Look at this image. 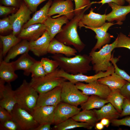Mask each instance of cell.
Returning <instances> with one entry per match:
<instances>
[{
    "instance_id": "1",
    "label": "cell",
    "mask_w": 130,
    "mask_h": 130,
    "mask_svg": "<svg viewBox=\"0 0 130 130\" xmlns=\"http://www.w3.org/2000/svg\"><path fill=\"white\" fill-rule=\"evenodd\" d=\"M51 58L58 64L60 69L71 74H86L92 69L90 64L91 59L89 55H76L73 57H67L61 54H55Z\"/></svg>"
},
{
    "instance_id": "2",
    "label": "cell",
    "mask_w": 130,
    "mask_h": 130,
    "mask_svg": "<svg viewBox=\"0 0 130 130\" xmlns=\"http://www.w3.org/2000/svg\"><path fill=\"white\" fill-rule=\"evenodd\" d=\"M90 4L80 13L73 18L62 27L61 31L55 38L57 40L67 46H72L79 53L84 49L85 45L81 40L77 32L79 22L84 12L91 6Z\"/></svg>"
},
{
    "instance_id": "3",
    "label": "cell",
    "mask_w": 130,
    "mask_h": 130,
    "mask_svg": "<svg viewBox=\"0 0 130 130\" xmlns=\"http://www.w3.org/2000/svg\"><path fill=\"white\" fill-rule=\"evenodd\" d=\"M118 37L110 44H106L97 52L91 50L89 55L93 65L92 69L96 73L101 71L105 72L112 66L110 60L113 55L112 51L115 48Z\"/></svg>"
},
{
    "instance_id": "4",
    "label": "cell",
    "mask_w": 130,
    "mask_h": 130,
    "mask_svg": "<svg viewBox=\"0 0 130 130\" xmlns=\"http://www.w3.org/2000/svg\"><path fill=\"white\" fill-rule=\"evenodd\" d=\"M14 92L16 103L31 114L36 107L37 92L25 79Z\"/></svg>"
},
{
    "instance_id": "5",
    "label": "cell",
    "mask_w": 130,
    "mask_h": 130,
    "mask_svg": "<svg viewBox=\"0 0 130 130\" xmlns=\"http://www.w3.org/2000/svg\"><path fill=\"white\" fill-rule=\"evenodd\" d=\"M59 69L58 68L52 72L40 78H32L29 83L30 85L39 94L46 92L57 86H61L67 80L63 78L58 76Z\"/></svg>"
},
{
    "instance_id": "6",
    "label": "cell",
    "mask_w": 130,
    "mask_h": 130,
    "mask_svg": "<svg viewBox=\"0 0 130 130\" xmlns=\"http://www.w3.org/2000/svg\"><path fill=\"white\" fill-rule=\"evenodd\" d=\"M61 102L78 106L85 102L89 96L83 94L75 84L69 81L61 85Z\"/></svg>"
},
{
    "instance_id": "7",
    "label": "cell",
    "mask_w": 130,
    "mask_h": 130,
    "mask_svg": "<svg viewBox=\"0 0 130 130\" xmlns=\"http://www.w3.org/2000/svg\"><path fill=\"white\" fill-rule=\"evenodd\" d=\"M11 113L21 130H33L39 125L31 113L17 104Z\"/></svg>"
},
{
    "instance_id": "8",
    "label": "cell",
    "mask_w": 130,
    "mask_h": 130,
    "mask_svg": "<svg viewBox=\"0 0 130 130\" xmlns=\"http://www.w3.org/2000/svg\"><path fill=\"white\" fill-rule=\"evenodd\" d=\"M32 13L24 3L20 4L16 13L9 16L12 26L13 35L16 36L19 35L24 25L30 19V16Z\"/></svg>"
},
{
    "instance_id": "9",
    "label": "cell",
    "mask_w": 130,
    "mask_h": 130,
    "mask_svg": "<svg viewBox=\"0 0 130 130\" xmlns=\"http://www.w3.org/2000/svg\"><path fill=\"white\" fill-rule=\"evenodd\" d=\"M97 80L87 84L79 82L75 84L77 87L85 95H96L107 99L111 90L108 86L99 83Z\"/></svg>"
},
{
    "instance_id": "10",
    "label": "cell",
    "mask_w": 130,
    "mask_h": 130,
    "mask_svg": "<svg viewBox=\"0 0 130 130\" xmlns=\"http://www.w3.org/2000/svg\"><path fill=\"white\" fill-rule=\"evenodd\" d=\"M114 72H115V68L113 65L106 71L100 72L94 75L91 76H87L82 73L73 75L68 73L59 69L58 72V76L63 78L67 80L74 84L79 82H85L89 83L110 75Z\"/></svg>"
},
{
    "instance_id": "11",
    "label": "cell",
    "mask_w": 130,
    "mask_h": 130,
    "mask_svg": "<svg viewBox=\"0 0 130 130\" xmlns=\"http://www.w3.org/2000/svg\"><path fill=\"white\" fill-rule=\"evenodd\" d=\"M56 14L59 16L64 15L69 20L75 16L74 9L72 0H54L50 7L49 16Z\"/></svg>"
},
{
    "instance_id": "12",
    "label": "cell",
    "mask_w": 130,
    "mask_h": 130,
    "mask_svg": "<svg viewBox=\"0 0 130 130\" xmlns=\"http://www.w3.org/2000/svg\"><path fill=\"white\" fill-rule=\"evenodd\" d=\"M81 108L61 102L56 106L54 124L56 125L72 118L78 113Z\"/></svg>"
},
{
    "instance_id": "13",
    "label": "cell",
    "mask_w": 130,
    "mask_h": 130,
    "mask_svg": "<svg viewBox=\"0 0 130 130\" xmlns=\"http://www.w3.org/2000/svg\"><path fill=\"white\" fill-rule=\"evenodd\" d=\"M5 83L0 79V106L11 113L17 104L14 90L12 89L10 83L5 85Z\"/></svg>"
},
{
    "instance_id": "14",
    "label": "cell",
    "mask_w": 130,
    "mask_h": 130,
    "mask_svg": "<svg viewBox=\"0 0 130 130\" xmlns=\"http://www.w3.org/2000/svg\"><path fill=\"white\" fill-rule=\"evenodd\" d=\"M61 86H59L49 91L39 94L36 107L44 106H56L61 102Z\"/></svg>"
},
{
    "instance_id": "15",
    "label": "cell",
    "mask_w": 130,
    "mask_h": 130,
    "mask_svg": "<svg viewBox=\"0 0 130 130\" xmlns=\"http://www.w3.org/2000/svg\"><path fill=\"white\" fill-rule=\"evenodd\" d=\"M55 106H44L36 107L31 114L37 122L40 124L54 123V111Z\"/></svg>"
},
{
    "instance_id": "16",
    "label": "cell",
    "mask_w": 130,
    "mask_h": 130,
    "mask_svg": "<svg viewBox=\"0 0 130 130\" xmlns=\"http://www.w3.org/2000/svg\"><path fill=\"white\" fill-rule=\"evenodd\" d=\"M115 24H117V23L105 22L101 26L96 28H90L85 26H83L82 27L92 30L96 34L95 38L97 39V42L92 51H95L98 49H100L102 46L110 42L111 36L107 31L110 27Z\"/></svg>"
},
{
    "instance_id": "17",
    "label": "cell",
    "mask_w": 130,
    "mask_h": 130,
    "mask_svg": "<svg viewBox=\"0 0 130 130\" xmlns=\"http://www.w3.org/2000/svg\"><path fill=\"white\" fill-rule=\"evenodd\" d=\"M108 4L111 8L112 11L106 15V20L111 22L116 20L117 24H122V21L125 20L126 15L130 13V4L123 6L112 2Z\"/></svg>"
},
{
    "instance_id": "18",
    "label": "cell",
    "mask_w": 130,
    "mask_h": 130,
    "mask_svg": "<svg viewBox=\"0 0 130 130\" xmlns=\"http://www.w3.org/2000/svg\"><path fill=\"white\" fill-rule=\"evenodd\" d=\"M94 9L91 8L89 13L83 15L79 22L78 26L80 29L83 26L90 28H98L106 22V15L95 13L93 11Z\"/></svg>"
},
{
    "instance_id": "19",
    "label": "cell",
    "mask_w": 130,
    "mask_h": 130,
    "mask_svg": "<svg viewBox=\"0 0 130 130\" xmlns=\"http://www.w3.org/2000/svg\"><path fill=\"white\" fill-rule=\"evenodd\" d=\"M46 30V26L44 24H34L23 28L18 37L21 39L32 41L40 37Z\"/></svg>"
},
{
    "instance_id": "20",
    "label": "cell",
    "mask_w": 130,
    "mask_h": 130,
    "mask_svg": "<svg viewBox=\"0 0 130 130\" xmlns=\"http://www.w3.org/2000/svg\"><path fill=\"white\" fill-rule=\"evenodd\" d=\"M51 39L47 31L38 39L30 42V50L38 57L43 56L48 53L47 50Z\"/></svg>"
},
{
    "instance_id": "21",
    "label": "cell",
    "mask_w": 130,
    "mask_h": 130,
    "mask_svg": "<svg viewBox=\"0 0 130 130\" xmlns=\"http://www.w3.org/2000/svg\"><path fill=\"white\" fill-rule=\"evenodd\" d=\"M69 20L64 15L57 18L49 16L44 24L46 26V30L50 36L51 41L61 31L63 25L67 23Z\"/></svg>"
},
{
    "instance_id": "22",
    "label": "cell",
    "mask_w": 130,
    "mask_h": 130,
    "mask_svg": "<svg viewBox=\"0 0 130 130\" xmlns=\"http://www.w3.org/2000/svg\"><path fill=\"white\" fill-rule=\"evenodd\" d=\"M77 52L75 48L64 44L55 38L51 41L47 50L48 53L61 54L67 57L75 56Z\"/></svg>"
},
{
    "instance_id": "23",
    "label": "cell",
    "mask_w": 130,
    "mask_h": 130,
    "mask_svg": "<svg viewBox=\"0 0 130 130\" xmlns=\"http://www.w3.org/2000/svg\"><path fill=\"white\" fill-rule=\"evenodd\" d=\"M36 61L27 53L21 55L17 59L13 62L15 71L22 70L25 75L28 76L31 73L32 66Z\"/></svg>"
},
{
    "instance_id": "24",
    "label": "cell",
    "mask_w": 130,
    "mask_h": 130,
    "mask_svg": "<svg viewBox=\"0 0 130 130\" xmlns=\"http://www.w3.org/2000/svg\"><path fill=\"white\" fill-rule=\"evenodd\" d=\"M15 71L13 62H7L3 60L0 63V79L7 83L15 81L18 77Z\"/></svg>"
},
{
    "instance_id": "25",
    "label": "cell",
    "mask_w": 130,
    "mask_h": 130,
    "mask_svg": "<svg viewBox=\"0 0 130 130\" xmlns=\"http://www.w3.org/2000/svg\"><path fill=\"white\" fill-rule=\"evenodd\" d=\"M52 2V0H49L40 10L36 11L32 17L24 25L23 28L34 24H44L49 16L48 12Z\"/></svg>"
},
{
    "instance_id": "26",
    "label": "cell",
    "mask_w": 130,
    "mask_h": 130,
    "mask_svg": "<svg viewBox=\"0 0 130 130\" xmlns=\"http://www.w3.org/2000/svg\"><path fill=\"white\" fill-rule=\"evenodd\" d=\"M97 80L99 83L107 85L111 90L120 89L128 82L115 72L110 75L99 78Z\"/></svg>"
},
{
    "instance_id": "27",
    "label": "cell",
    "mask_w": 130,
    "mask_h": 130,
    "mask_svg": "<svg viewBox=\"0 0 130 130\" xmlns=\"http://www.w3.org/2000/svg\"><path fill=\"white\" fill-rule=\"evenodd\" d=\"M30 50V42L26 39H22L10 50L4 60L9 62L10 60L14 58L18 55L28 53Z\"/></svg>"
},
{
    "instance_id": "28",
    "label": "cell",
    "mask_w": 130,
    "mask_h": 130,
    "mask_svg": "<svg viewBox=\"0 0 130 130\" xmlns=\"http://www.w3.org/2000/svg\"><path fill=\"white\" fill-rule=\"evenodd\" d=\"M98 121L105 118L110 121L118 118L120 113L110 103L104 105L99 110H93Z\"/></svg>"
},
{
    "instance_id": "29",
    "label": "cell",
    "mask_w": 130,
    "mask_h": 130,
    "mask_svg": "<svg viewBox=\"0 0 130 130\" xmlns=\"http://www.w3.org/2000/svg\"><path fill=\"white\" fill-rule=\"evenodd\" d=\"M79 122L85 123L94 127L98 121L93 110H83L72 117Z\"/></svg>"
},
{
    "instance_id": "30",
    "label": "cell",
    "mask_w": 130,
    "mask_h": 130,
    "mask_svg": "<svg viewBox=\"0 0 130 130\" xmlns=\"http://www.w3.org/2000/svg\"><path fill=\"white\" fill-rule=\"evenodd\" d=\"M93 127L88 124L77 121L72 118L57 125L54 127L56 130H66L77 128L82 127L88 129H91Z\"/></svg>"
},
{
    "instance_id": "31",
    "label": "cell",
    "mask_w": 130,
    "mask_h": 130,
    "mask_svg": "<svg viewBox=\"0 0 130 130\" xmlns=\"http://www.w3.org/2000/svg\"><path fill=\"white\" fill-rule=\"evenodd\" d=\"M109 102L106 99H103L96 95H92L87 101L81 104V108L83 110H91L101 108Z\"/></svg>"
},
{
    "instance_id": "32",
    "label": "cell",
    "mask_w": 130,
    "mask_h": 130,
    "mask_svg": "<svg viewBox=\"0 0 130 130\" xmlns=\"http://www.w3.org/2000/svg\"><path fill=\"white\" fill-rule=\"evenodd\" d=\"M125 98L121 94L119 89L111 90L107 100L120 113L122 111V106Z\"/></svg>"
},
{
    "instance_id": "33",
    "label": "cell",
    "mask_w": 130,
    "mask_h": 130,
    "mask_svg": "<svg viewBox=\"0 0 130 130\" xmlns=\"http://www.w3.org/2000/svg\"><path fill=\"white\" fill-rule=\"evenodd\" d=\"M0 38L2 45L3 57L6 55L12 48L21 40L12 33L6 36L0 35Z\"/></svg>"
},
{
    "instance_id": "34",
    "label": "cell",
    "mask_w": 130,
    "mask_h": 130,
    "mask_svg": "<svg viewBox=\"0 0 130 130\" xmlns=\"http://www.w3.org/2000/svg\"><path fill=\"white\" fill-rule=\"evenodd\" d=\"M40 61L46 74L52 72L58 67V63L54 60L43 58Z\"/></svg>"
},
{
    "instance_id": "35",
    "label": "cell",
    "mask_w": 130,
    "mask_h": 130,
    "mask_svg": "<svg viewBox=\"0 0 130 130\" xmlns=\"http://www.w3.org/2000/svg\"><path fill=\"white\" fill-rule=\"evenodd\" d=\"M31 77L38 78L45 76L46 74L40 61H36L32 66L31 70Z\"/></svg>"
},
{
    "instance_id": "36",
    "label": "cell",
    "mask_w": 130,
    "mask_h": 130,
    "mask_svg": "<svg viewBox=\"0 0 130 130\" xmlns=\"http://www.w3.org/2000/svg\"><path fill=\"white\" fill-rule=\"evenodd\" d=\"M118 39L116 48L123 47L130 50V37L120 32L118 36Z\"/></svg>"
},
{
    "instance_id": "37",
    "label": "cell",
    "mask_w": 130,
    "mask_h": 130,
    "mask_svg": "<svg viewBox=\"0 0 130 130\" xmlns=\"http://www.w3.org/2000/svg\"><path fill=\"white\" fill-rule=\"evenodd\" d=\"M117 58H114L113 55L110 60V61L114 66L115 72L120 76L123 79L130 83V76L124 70L119 68L116 64L118 61Z\"/></svg>"
},
{
    "instance_id": "38",
    "label": "cell",
    "mask_w": 130,
    "mask_h": 130,
    "mask_svg": "<svg viewBox=\"0 0 130 130\" xmlns=\"http://www.w3.org/2000/svg\"><path fill=\"white\" fill-rule=\"evenodd\" d=\"M0 130H21L16 122L13 119L3 123H0Z\"/></svg>"
},
{
    "instance_id": "39",
    "label": "cell",
    "mask_w": 130,
    "mask_h": 130,
    "mask_svg": "<svg viewBox=\"0 0 130 130\" xmlns=\"http://www.w3.org/2000/svg\"><path fill=\"white\" fill-rule=\"evenodd\" d=\"M75 7V15L80 13L84 9L91 4L90 0H74Z\"/></svg>"
},
{
    "instance_id": "40",
    "label": "cell",
    "mask_w": 130,
    "mask_h": 130,
    "mask_svg": "<svg viewBox=\"0 0 130 130\" xmlns=\"http://www.w3.org/2000/svg\"><path fill=\"white\" fill-rule=\"evenodd\" d=\"M12 30V24L9 17L0 20V32L2 33Z\"/></svg>"
},
{
    "instance_id": "41",
    "label": "cell",
    "mask_w": 130,
    "mask_h": 130,
    "mask_svg": "<svg viewBox=\"0 0 130 130\" xmlns=\"http://www.w3.org/2000/svg\"><path fill=\"white\" fill-rule=\"evenodd\" d=\"M23 0L31 11L33 13L36 11L38 7L41 3L48 0Z\"/></svg>"
},
{
    "instance_id": "42",
    "label": "cell",
    "mask_w": 130,
    "mask_h": 130,
    "mask_svg": "<svg viewBox=\"0 0 130 130\" xmlns=\"http://www.w3.org/2000/svg\"><path fill=\"white\" fill-rule=\"evenodd\" d=\"M110 122L113 125L115 126L124 125L130 127V116L120 119H113L111 120Z\"/></svg>"
},
{
    "instance_id": "43",
    "label": "cell",
    "mask_w": 130,
    "mask_h": 130,
    "mask_svg": "<svg viewBox=\"0 0 130 130\" xmlns=\"http://www.w3.org/2000/svg\"><path fill=\"white\" fill-rule=\"evenodd\" d=\"M13 118L11 113L4 108L0 106V122L2 123Z\"/></svg>"
},
{
    "instance_id": "44",
    "label": "cell",
    "mask_w": 130,
    "mask_h": 130,
    "mask_svg": "<svg viewBox=\"0 0 130 130\" xmlns=\"http://www.w3.org/2000/svg\"><path fill=\"white\" fill-rule=\"evenodd\" d=\"M122 111L120 114V117H123L130 115V101L125 98L122 106Z\"/></svg>"
},
{
    "instance_id": "45",
    "label": "cell",
    "mask_w": 130,
    "mask_h": 130,
    "mask_svg": "<svg viewBox=\"0 0 130 130\" xmlns=\"http://www.w3.org/2000/svg\"><path fill=\"white\" fill-rule=\"evenodd\" d=\"M120 90L125 98L130 101V83L127 82Z\"/></svg>"
},
{
    "instance_id": "46",
    "label": "cell",
    "mask_w": 130,
    "mask_h": 130,
    "mask_svg": "<svg viewBox=\"0 0 130 130\" xmlns=\"http://www.w3.org/2000/svg\"><path fill=\"white\" fill-rule=\"evenodd\" d=\"M15 9L14 7L0 6V15H5L13 12Z\"/></svg>"
},
{
    "instance_id": "47",
    "label": "cell",
    "mask_w": 130,
    "mask_h": 130,
    "mask_svg": "<svg viewBox=\"0 0 130 130\" xmlns=\"http://www.w3.org/2000/svg\"><path fill=\"white\" fill-rule=\"evenodd\" d=\"M0 2L2 4L7 6L17 7L19 5V0H0Z\"/></svg>"
},
{
    "instance_id": "48",
    "label": "cell",
    "mask_w": 130,
    "mask_h": 130,
    "mask_svg": "<svg viewBox=\"0 0 130 130\" xmlns=\"http://www.w3.org/2000/svg\"><path fill=\"white\" fill-rule=\"evenodd\" d=\"M113 2L120 5H123L125 3L124 0H101L99 2H92V4L95 3H101L102 5L105 3Z\"/></svg>"
},
{
    "instance_id": "49",
    "label": "cell",
    "mask_w": 130,
    "mask_h": 130,
    "mask_svg": "<svg viewBox=\"0 0 130 130\" xmlns=\"http://www.w3.org/2000/svg\"><path fill=\"white\" fill-rule=\"evenodd\" d=\"M51 125L50 124H40L33 130H50L51 129Z\"/></svg>"
},
{
    "instance_id": "50",
    "label": "cell",
    "mask_w": 130,
    "mask_h": 130,
    "mask_svg": "<svg viewBox=\"0 0 130 130\" xmlns=\"http://www.w3.org/2000/svg\"><path fill=\"white\" fill-rule=\"evenodd\" d=\"M110 122L109 119L105 118L102 119L100 122L103 125L107 128L109 126Z\"/></svg>"
},
{
    "instance_id": "51",
    "label": "cell",
    "mask_w": 130,
    "mask_h": 130,
    "mask_svg": "<svg viewBox=\"0 0 130 130\" xmlns=\"http://www.w3.org/2000/svg\"><path fill=\"white\" fill-rule=\"evenodd\" d=\"M104 126L100 122L97 123L95 126V129L97 130H101L104 128Z\"/></svg>"
},
{
    "instance_id": "52",
    "label": "cell",
    "mask_w": 130,
    "mask_h": 130,
    "mask_svg": "<svg viewBox=\"0 0 130 130\" xmlns=\"http://www.w3.org/2000/svg\"><path fill=\"white\" fill-rule=\"evenodd\" d=\"M128 2L129 4H130V0H124Z\"/></svg>"
},
{
    "instance_id": "53",
    "label": "cell",
    "mask_w": 130,
    "mask_h": 130,
    "mask_svg": "<svg viewBox=\"0 0 130 130\" xmlns=\"http://www.w3.org/2000/svg\"><path fill=\"white\" fill-rule=\"evenodd\" d=\"M129 35L130 36V32L129 33Z\"/></svg>"
}]
</instances>
